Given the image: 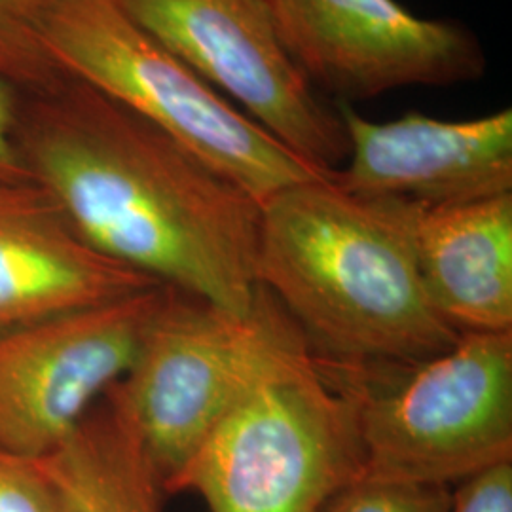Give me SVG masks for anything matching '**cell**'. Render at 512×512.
I'll return each instance as SVG.
<instances>
[{
    "label": "cell",
    "mask_w": 512,
    "mask_h": 512,
    "mask_svg": "<svg viewBox=\"0 0 512 512\" xmlns=\"http://www.w3.org/2000/svg\"><path fill=\"white\" fill-rule=\"evenodd\" d=\"M37 461L63 512H164V482L107 395L69 439Z\"/></svg>",
    "instance_id": "4fadbf2b"
},
{
    "label": "cell",
    "mask_w": 512,
    "mask_h": 512,
    "mask_svg": "<svg viewBox=\"0 0 512 512\" xmlns=\"http://www.w3.org/2000/svg\"><path fill=\"white\" fill-rule=\"evenodd\" d=\"M310 346L266 289L247 315L171 289L126 376L107 393L164 482L277 366Z\"/></svg>",
    "instance_id": "5b68a950"
},
{
    "label": "cell",
    "mask_w": 512,
    "mask_h": 512,
    "mask_svg": "<svg viewBox=\"0 0 512 512\" xmlns=\"http://www.w3.org/2000/svg\"><path fill=\"white\" fill-rule=\"evenodd\" d=\"M55 65L143 116L262 203L327 179L145 33L112 0H59L44 25Z\"/></svg>",
    "instance_id": "277c9868"
},
{
    "label": "cell",
    "mask_w": 512,
    "mask_h": 512,
    "mask_svg": "<svg viewBox=\"0 0 512 512\" xmlns=\"http://www.w3.org/2000/svg\"><path fill=\"white\" fill-rule=\"evenodd\" d=\"M420 209L351 194L330 177L294 184L260 205L258 287L330 370L378 378L458 342L421 279Z\"/></svg>",
    "instance_id": "7a4b0ae2"
},
{
    "label": "cell",
    "mask_w": 512,
    "mask_h": 512,
    "mask_svg": "<svg viewBox=\"0 0 512 512\" xmlns=\"http://www.w3.org/2000/svg\"><path fill=\"white\" fill-rule=\"evenodd\" d=\"M158 285L95 253L37 183L0 186V336Z\"/></svg>",
    "instance_id": "8fae6325"
},
{
    "label": "cell",
    "mask_w": 512,
    "mask_h": 512,
    "mask_svg": "<svg viewBox=\"0 0 512 512\" xmlns=\"http://www.w3.org/2000/svg\"><path fill=\"white\" fill-rule=\"evenodd\" d=\"M452 490L439 484L359 478L323 512H450Z\"/></svg>",
    "instance_id": "9a60e30c"
},
{
    "label": "cell",
    "mask_w": 512,
    "mask_h": 512,
    "mask_svg": "<svg viewBox=\"0 0 512 512\" xmlns=\"http://www.w3.org/2000/svg\"><path fill=\"white\" fill-rule=\"evenodd\" d=\"M363 475L355 391L308 349L228 412L167 494L209 512H323Z\"/></svg>",
    "instance_id": "3957f363"
},
{
    "label": "cell",
    "mask_w": 512,
    "mask_h": 512,
    "mask_svg": "<svg viewBox=\"0 0 512 512\" xmlns=\"http://www.w3.org/2000/svg\"><path fill=\"white\" fill-rule=\"evenodd\" d=\"M112 2L302 160L327 173L348 160L342 116L294 65L268 0Z\"/></svg>",
    "instance_id": "52a82bcc"
},
{
    "label": "cell",
    "mask_w": 512,
    "mask_h": 512,
    "mask_svg": "<svg viewBox=\"0 0 512 512\" xmlns=\"http://www.w3.org/2000/svg\"><path fill=\"white\" fill-rule=\"evenodd\" d=\"M294 65L317 92L348 103L406 86H452L486 71L475 35L397 0H268Z\"/></svg>",
    "instance_id": "9c48e42d"
},
{
    "label": "cell",
    "mask_w": 512,
    "mask_h": 512,
    "mask_svg": "<svg viewBox=\"0 0 512 512\" xmlns=\"http://www.w3.org/2000/svg\"><path fill=\"white\" fill-rule=\"evenodd\" d=\"M421 279L440 315L463 332H512V194L421 207Z\"/></svg>",
    "instance_id": "7c38bea8"
},
{
    "label": "cell",
    "mask_w": 512,
    "mask_h": 512,
    "mask_svg": "<svg viewBox=\"0 0 512 512\" xmlns=\"http://www.w3.org/2000/svg\"><path fill=\"white\" fill-rule=\"evenodd\" d=\"M450 512H512V461L459 482Z\"/></svg>",
    "instance_id": "e0dca14e"
},
{
    "label": "cell",
    "mask_w": 512,
    "mask_h": 512,
    "mask_svg": "<svg viewBox=\"0 0 512 512\" xmlns=\"http://www.w3.org/2000/svg\"><path fill=\"white\" fill-rule=\"evenodd\" d=\"M0 512H63L37 459L0 450Z\"/></svg>",
    "instance_id": "2e32d148"
},
{
    "label": "cell",
    "mask_w": 512,
    "mask_h": 512,
    "mask_svg": "<svg viewBox=\"0 0 512 512\" xmlns=\"http://www.w3.org/2000/svg\"><path fill=\"white\" fill-rule=\"evenodd\" d=\"M171 287L158 285L0 336V450L50 456L118 384Z\"/></svg>",
    "instance_id": "ba28073f"
},
{
    "label": "cell",
    "mask_w": 512,
    "mask_h": 512,
    "mask_svg": "<svg viewBox=\"0 0 512 512\" xmlns=\"http://www.w3.org/2000/svg\"><path fill=\"white\" fill-rule=\"evenodd\" d=\"M59 0H0V82L19 93H40L67 74L44 42V25Z\"/></svg>",
    "instance_id": "5bb4252c"
},
{
    "label": "cell",
    "mask_w": 512,
    "mask_h": 512,
    "mask_svg": "<svg viewBox=\"0 0 512 512\" xmlns=\"http://www.w3.org/2000/svg\"><path fill=\"white\" fill-rule=\"evenodd\" d=\"M340 378L357 397L365 478L452 488L512 461V332H463L412 368Z\"/></svg>",
    "instance_id": "8992f818"
},
{
    "label": "cell",
    "mask_w": 512,
    "mask_h": 512,
    "mask_svg": "<svg viewBox=\"0 0 512 512\" xmlns=\"http://www.w3.org/2000/svg\"><path fill=\"white\" fill-rule=\"evenodd\" d=\"M348 133V165L332 171L342 190L446 207L512 194V109L471 120L408 112L370 122L336 105Z\"/></svg>",
    "instance_id": "30bf717a"
},
{
    "label": "cell",
    "mask_w": 512,
    "mask_h": 512,
    "mask_svg": "<svg viewBox=\"0 0 512 512\" xmlns=\"http://www.w3.org/2000/svg\"><path fill=\"white\" fill-rule=\"evenodd\" d=\"M16 141L95 253L222 310H253L260 203L162 129L67 74L21 93Z\"/></svg>",
    "instance_id": "6da1fadb"
},
{
    "label": "cell",
    "mask_w": 512,
    "mask_h": 512,
    "mask_svg": "<svg viewBox=\"0 0 512 512\" xmlns=\"http://www.w3.org/2000/svg\"><path fill=\"white\" fill-rule=\"evenodd\" d=\"M19 97L16 88L0 82V186L35 183L16 141Z\"/></svg>",
    "instance_id": "ac0fdd59"
}]
</instances>
